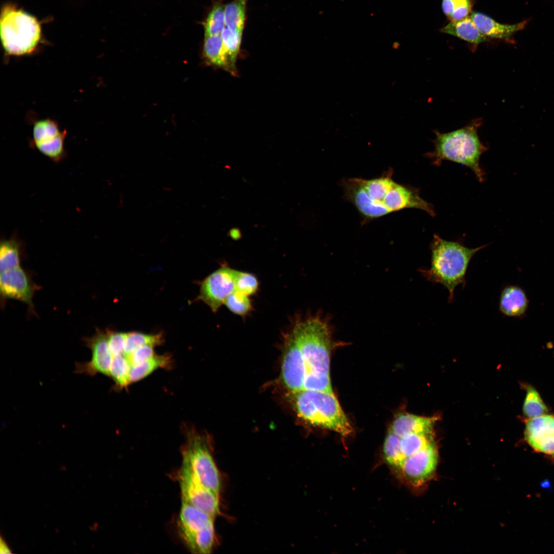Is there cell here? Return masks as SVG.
Masks as SVG:
<instances>
[{
	"label": "cell",
	"instance_id": "277c9868",
	"mask_svg": "<svg viewBox=\"0 0 554 554\" xmlns=\"http://www.w3.org/2000/svg\"><path fill=\"white\" fill-rule=\"evenodd\" d=\"M291 332L302 353L306 374L308 372L329 374L333 341L332 326L328 317L319 314L299 320Z\"/></svg>",
	"mask_w": 554,
	"mask_h": 554
},
{
	"label": "cell",
	"instance_id": "6da1fadb",
	"mask_svg": "<svg viewBox=\"0 0 554 554\" xmlns=\"http://www.w3.org/2000/svg\"><path fill=\"white\" fill-rule=\"evenodd\" d=\"M393 174L389 168L374 178L344 177L340 181L344 200L357 210L362 223L408 208L421 209L434 216L433 206L420 196L418 189L397 182Z\"/></svg>",
	"mask_w": 554,
	"mask_h": 554
},
{
	"label": "cell",
	"instance_id": "52a82bcc",
	"mask_svg": "<svg viewBox=\"0 0 554 554\" xmlns=\"http://www.w3.org/2000/svg\"><path fill=\"white\" fill-rule=\"evenodd\" d=\"M214 518L185 502H182L178 528L181 538L193 553L207 554L212 550L215 540Z\"/></svg>",
	"mask_w": 554,
	"mask_h": 554
},
{
	"label": "cell",
	"instance_id": "ac0fdd59",
	"mask_svg": "<svg viewBox=\"0 0 554 554\" xmlns=\"http://www.w3.org/2000/svg\"><path fill=\"white\" fill-rule=\"evenodd\" d=\"M437 418L418 416L408 413L399 414L390 430L400 437L411 433H432Z\"/></svg>",
	"mask_w": 554,
	"mask_h": 554
},
{
	"label": "cell",
	"instance_id": "9c48e42d",
	"mask_svg": "<svg viewBox=\"0 0 554 554\" xmlns=\"http://www.w3.org/2000/svg\"><path fill=\"white\" fill-rule=\"evenodd\" d=\"M66 131L60 130L57 124L50 118L38 120L34 123L31 144L50 160L59 163L67 152L64 147Z\"/></svg>",
	"mask_w": 554,
	"mask_h": 554
},
{
	"label": "cell",
	"instance_id": "d590c367",
	"mask_svg": "<svg viewBox=\"0 0 554 554\" xmlns=\"http://www.w3.org/2000/svg\"><path fill=\"white\" fill-rule=\"evenodd\" d=\"M126 333L107 332L109 347L113 357L124 354Z\"/></svg>",
	"mask_w": 554,
	"mask_h": 554
},
{
	"label": "cell",
	"instance_id": "ab89813d",
	"mask_svg": "<svg viewBox=\"0 0 554 554\" xmlns=\"http://www.w3.org/2000/svg\"><path fill=\"white\" fill-rule=\"evenodd\" d=\"M553 455V457H554V454Z\"/></svg>",
	"mask_w": 554,
	"mask_h": 554
},
{
	"label": "cell",
	"instance_id": "7402d4cb",
	"mask_svg": "<svg viewBox=\"0 0 554 554\" xmlns=\"http://www.w3.org/2000/svg\"><path fill=\"white\" fill-rule=\"evenodd\" d=\"M23 242L16 232L9 239L2 238L0 243V271H6L19 267Z\"/></svg>",
	"mask_w": 554,
	"mask_h": 554
},
{
	"label": "cell",
	"instance_id": "8d00e7d4",
	"mask_svg": "<svg viewBox=\"0 0 554 554\" xmlns=\"http://www.w3.org/2000/svg\"><path fill=\"white\" fill-rule=\"evenodd\" d=\"M154 346L146 345L135 349L128 358L131 366L141 364L153 357Z\"/></svg>",
	"mask_w": 554,
	"mask_h": 554
},
{
	"label": "cell",
	"instance_id": "5bb4252c",
	"mask_svg": "<svg viewBox=\"0 0 554 554\" xmlns=\"http://www.w3.org/2000/svg\"><path fill=\"white\" fill-rule=\"evenodd\" d=\"M84 341L91 350V359L89 361L76 363L75 373L91 376L101 373L109 377L113 357L109 347L107 332L98 330Z\"/></svg>",
	"mask_w": 554,
	"mask_h": 554
},
{
	"label": "cell",
	"instance_id": "d4e9b609",
	"mask_svg": "<svg viewBox=\"0 0 554 554\" xmlns=\"http://www.w3.org/2000/svg\"><path fill=\"white\" fill-rule=\"evenodd\" d=\"M524 387L526 395L522 411L525 418L528 419L547 414L548 409L536 389L530 385H525Z\"/></svg>",
	"mask_w": 554,
	"mask_h": 554
},
{
	"label": "cell",
	"instance_id": "44dd1931",
	"mask_svg": "<svg viewBox=\"0 0 554 554\" xmlns=\"http://www.w3.org/2000/svg\"><path fill=\"white\" fill-rule=\"evenodd\" d=\"M441 31L473 45H478L488 39L480 31L470 16L457 22H450L443 27Z\"/></svg>",
	"mask_w": 554,
	"mask_h": 554
},
{
	"label": "cell",
	"instance_id": "484cf974",
	"mask_svg": "<svg viewBox=\"0 0 554 554\" xmlns=\"http://www.w3.org/2000/svg\"><path fill=\"white\" fill-rule=\"evenodd\" d=\"M247 1V0H235L225 7L226 27L243 32L246 18Z\"/></svg>",
	"mask_w": 554,
	"mask_h": 554
},
{
	"label": "cell",
	"instance_id": "30bf717a",
	"mask_svg": "<svg viewBox=\"0 0 554 554\" xmlns=\"http://www.w3.org/2000/svg\"><path fill=\"white\" fill-rule=\"evenodd\" d=\"M236 271L224 265L202 282L199 297L213 312H216L227 296L235 290Z\"/></svg>",
	"mask_w": 554,
	"mask_h": 554
},
{
	"label": "cell",
	"instance_id": "3957f363",
	"mask_svg": "<svg viewBox=\"0 0 554 554\" xmlns=\"http://www.w3.org/2000/svg\"><path fill=\"white\" fill-rule=\"evenodd\" d=\"M479 124L476 122L453 131L436 132L433 150L427 153L426 156L435 166H440L444 161L462 165L469 168L479 182H483L485 173L480 160L487 147L479 138Z\"/></svg>",
	"mask_w": 554,
	"mask_h": 554
},
{
	"label": "cell",
	"instance_id": "7a4b0ae2",
	"mask_svg": "<svg viewBox=\"0 0 554 554\" xmlns=\"http://www.w3.org/2000/svg\"><path fill=\"white\" fill-rule=\"evenodd\" d=\"M486 246L470 248L460 242L447 241L434 234L430 246V268L419 270L427 281L441 284L446 288L449 292L448 301L451 303L455 288L466 284L465 276L471 260Z\"/></svg>",
	"mask_w": 554,
	"mask_h": 554
},
{
	"label": "cell",
	"instance_id": "4fadbf2b",
	"mask_svg": "<svg viewBox=\"0 0 554 554\" xmlns=\"http://www.w3.org/2000/svg\"><path fill=\"white\" fill-rule=\"evenodd\" d=\"M306 366L291 332L286 337L281 366V379L290 393L303 390Z\"/></svg>",
	"mask_w": 554,
	"mask_h": 554
},
{
	"label": "cell",
	"instance_id": "836d02e7",
	"mask_svg": "<svg viewBox=\"0 0 554 554\" xmlns=\"http://www.w3.org/2000/svg\"><path fill=\"white\" fill-rule=\"evenodd\" d=\"M303 390L332 393L329 374L308 372L305 377Z\"/></svg>",
	"mask_w": 554,
	"mask_h": 554
},
{
	"label": "cell",
	"instance_id": "5b68a950",
	"mask_svg": "<svg viewBox=\"0 0 554 554\" xmlns=\"http://www.w3.org/2000/svg\"><path fill=\"white\" fill-rule=\"evenodd\" d=\"M1 38L5 52L11 55L31 53L41 38V27L36 18L12 4L2 10Z\"/></svg>",
	"mask_w": 554,
	"mask_h": 554
},
{
	"label": "cell",
	"instance_id": "ba28073f",
	"mask_svg": "<svg viewBox=\"0 0 554 554\" xmlns=\"http://www.w3.org/2000/svg\"><path fill=\"white\" fill-rule=\"evenodd\" d=\"M178 477L182 502L189 504L214 518L220 510L219 493L204 486L183 463Z\"/></svg>",
	"mask_w": 554,
	"mask_h": 554
},
{
	"label": "cell",
	"instance_id": "74e56055",
	"mask_svg": "<svg viewBox=\"0 0 554 554\" xmlns=\"http://www.w3.org/2000/svg\"><path fill=\"white\" fill-rule=\"evenodd\" d=\"M0 545H1V547H0L1 553H11L10 549L8 546V545L6 543L5 541L4 540H3L2 538H1Z\"/></svg>",
	"mask_w": 554,
	"mask_h": 554
},
{
	"label": "cell",
	"instance_id": "603a6c76",
	"mask_svg": "<svg viewBox=\"0 0 554 554\" xmlns=\"http://www.w3.org/2000/svg\"><path fill=\"white\" fill-rule=\"evenodd\" d=\"M172 365L171 357L167 354H155L149 360L137 365L131 366L130 372L131 383L145 378L159 368H168Z\"/></svg>",
	"mask_w": 554,
	"mask_h": 554
},
{
	"label": "cell",
	"instance_id": "cb8c5ba5",
	"mask_svg": "<svg viewBox=\"0 0 554 554\" xmlns=\"http://www.w3.org/2000/svg\"><path fill=\"white\" fill-rule=\"evenodd\" d=\"M433 442L432 433H411L400 437V448L402 460L400 467L405 458L412 456Z\"/></svg>",
	"mask_w": 554,
	"mask_h": 554
},
{
	"label": "cell",
	"instance_id": "83f0119b",
	"mask_svg": "<svg viewBox=\"0 0 554 554\" xmlns=\"http://www.w3.org/2000/svg\"><path fill=\"white\" fill-rule=\"evenodd\" d=\"M400 437L389 430L385 439L383 455L386 463L396 471L401 463Z\"/></svg>",
	"mask_w": 554,
	"mask_h": 554
},
{
	"label": "cell",
	"instance_id": "4dcf8cb0",
	"mask_svg": "<svg viewBox=\"0 0 554 554\" xmlns=\"http://www.w3.org/2000/svg\"><path fill=\"white\" fill-rule=\"evenodd\" d=\"M472 6L471 0H442V3L443 12L451 22H457L468 16Z\"/></svg>",
	"mask_w": 554,
	"mask_h": 554
},
{
	"label": "cell",
	"instance_id": "4316f807",
	"mask_svg": "<svg viewBox=\"0 0 554 554\" xmlns=\"http://www.w3.org/2000/svg\"><path fill=\"white\" fill-rule=\"evenodd\" d=\"M131 363L124 354L113 357L110 370V377L118 388H126L130 383Z\"/></svg>",
	"mask_w": 554,
	"mask_h": 554
},
{
	"label": "cell",
	"instance_id": "f546056e",
	"mask_svg": "<svg viewBox=\"0 0 554 554\" xmlns=\"http://www.w3.org/2000/svg\"><path fill=\"white\" fill-rule=\"evenodd\" d=\"M162 341L160 334H148L138 332L126 333L124 354L128 357L135 349L146 345L155 346Z\"/></svg>",
	"mask_w": 554,
	"mask_h": 554
},
{
	"label": "cell",
	"instance_id": "f35d334b",
	"mask_svg": "<svg viewBox=\"0 0 554 554\" xmlns=\"http://www.w3.org/2000/svg\"><path fill=\"white\" fill-rule=\"evenodd\" d=\"M230 236L233 239L236 240L241 236V233L238 228H233L229 231Z\"/></svg>",
	"mask_w": 554,
	"mask_h": 554
},
{
	"label": "cell",
	"instance_id": "e575fe53",
	"mask_svg": "<svg viewBox=\"0 0 554 554\" xmlns=\"http://www.w3.org/2000/svg\"><path fill=\"white\" fill-rule=\"evenodd\" d=\"M259 283L253 274L236 270L235 278V290L250 296L255 294L259 289Z\"/></svg>",
	"mask_w": 554,
	"mask_h": 554
},
{
	"label": "cell",
	"instance_id": "7c38bea8",
	"mask_svg": "<svg viewBox=\"0 0 554 554\" xmlns=\"http://www.w3.org/2000/svg\"><path fill=\"white\" fill-rule=\"evenodd\" d=\"M305 390L316 408L321 427L344 437L352 433V427L333 393Z\"/></svg>",
	"mask_w": 554,
	"mask_h": 554
},
{
	"label": "cell",
	"instance_id": "d6a6232c",
	"mask_svg": "<svg viewBox=\"0 0 554 554\" xmlns=\"http://www.w3.org/2000/svg\"><path fill=\"white\" fill-rule=\"evenodd\" d=\"M225 7L215 5L209 12L205 23V36L221 34L226 27Z\"/></svg>",
	"mask_w": 554,
	"mask_h": 554
},
{
	"label": "cell",
	"instance_id": "1f68e13d",
	"mask_svg": "<svg viewBox=\"0 0 554 554\" xmlns=\"http://www.w3.org/2000/svg\"><path fill=\"white\" fill-rule=\"evenodd\" d=\"M249 296L235 290L226 298L224 304L233 313L240 316H246L252 309Z\"/></svg>",
	"mask_w": 554,
	"mask_h": 554
},
{
	"label": "cell",
	"instance_id": "8fae6325",
	"mask_svg": "<svg viewBox=\"0 0 554 554\" xmlns=\"http://www.w3.org/2000/svg\"><path fill=\"white\" fill-rule=\"evenodd\" d=\"M438 454L434 442L405 458L398 470L403 480L413 487H419L432 475L437 465Z\"/></svg>",
	"mask_w": 554,
	"mask_h": 554
},
{
	"label": "cell",
	"instance_id": "ffe728a7",
	"mask_svg": "<svg viewBox=\"0 0 554 554\" xmlns=\"http://www.w3.org/2000/svg\"><path fill=\"white\" fill-rule=\"evenodd\" d=\"M528 307V300L524 290L520 287L510 285L501 291L499 309L508 316L518 317L523 315Z\"/></svg>",
	"mask_w": 554,
	"mask_h": 554
},
{
	"label": "cell",
	"instance_id": "8992f818",
	"mask_svg": "<svg viewBox=\"0 0 554 554\" xmlns=\"http://www.w3.org/2000/svg\"><path fill=\"white\" fill-rule=\"evenodd\" d=\"M182 463L205 487L219 493L221 482L207 438L193 429L187 430L182 449Z\"/></svg>",
	"mask_w": 554,
	"mask_h": 554
},
{
	"label": "cell",
	"instance_id": "f1b7e54d",
	"mask_svg": "<svg viewBox=\"0 0 554 554\" xmlns=\"http://www.w3.org/2000/svg\"><path fill=\"white\" fill-rule=\"evenodd\" d=\"M243 32L225 27L221 35L232 68L238 71L236 62L242 43Z\"/></svg>",
	"mask_w": 554,
	"mask_h": 554
},
{
	"label": "cell",
	"instance_id": "d6986e66",
	"mask_svg": "<svg viewBox=\"0 0 554 554\" xmlns=\"http://www.w3.org/2000/svg\"><path fill=\"white\" fill-rule=\"evenodd\" d=\"M203 53L206 61L210 65L220 68L233 76L238 75L230 62L221 35L205 36Z\"/></svg>",
	"mask_w": 554,
	"mask_h": 554
},
{
	"label": "cell",
	"instance_id": "2e32d148",
	"mask_svg": "<svg viewBox=\"0 0 554 554\" xmlns=\"http://www.w3.org/2000/svg\"><path fill=\"white\" fill-rule=\"evenodd\" d=\"M36 287L21 267L2 272L0 276L2 296L23 302L33 308L32 298Z\"/></svg>",
	"mask_w": 554,
	"mask_h": 554
},
{
	"label": "cell",
	"instance_id": "e0dca14e",
	"mask_svg": "<svg viewBox=\"0 0 554 554\" xmlns=\"http://www.w3.org/2000/svg\"><path fill=\"white\" fill-rule=\"evenodd\" d=\"M470 16L484 35L501 39H510L515 33L523 29L527 23L524 21L512 25L503 24L478 12L471 13Z\"/></svg>",
	"mask_w": 554,
	"mask_h": 554
},
{
	"label": "cell",
	"instance_id": "9a60e30c",
	"mask_svg": "<svg viewBox=\"0 0 554 554\" xmlns=\"http://www.w3.org/2000/svg\"><path fill=\"white\" fill-rule=\"evenodd\" d=\"M524 439L536 452L554 454V415L544 414L525 421Z\"/></svg>",
	"mask_w": 554,
	"mask_h": 554
}]
</instances>
